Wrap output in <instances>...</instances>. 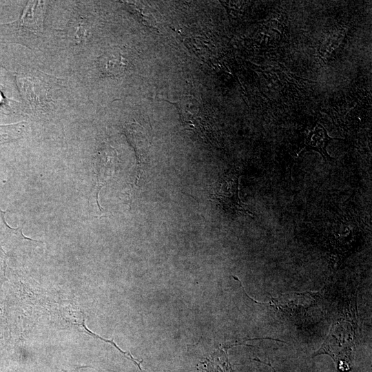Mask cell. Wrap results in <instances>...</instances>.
<instances>
[{"mask_svg":"<svg viewBox=\"0 0 372 372\" xmlns=\"http://www.w3.org/2000/svg\"><path fill=\"white\" fill-rule=\"evenodd\" d=\"M127 61L121 53L110 52L101 59V68L107 75L116 76L123 73L127 68Z\"/></svg>","mask_w":372,"mask_h":372,"instance_id":"cell-3","label":"cell"},{"mask_svg":"<svg viewBox=\"0 0 372 372\" xmlns=\"http://www.w3.org/2000/svg\"><path fill=\"white\" fill-rule=\"evenodd\" d=\"M24 124L25 123L22 122L14 125L0 126V144L18 138Z\"/></svg>","mask_w":372,"mask_h":372,"instance_id":"cell-4","label":"cell"},{"mask_svg":"<svg viewBox=\"0 0 372 372\" xmlns=\"http://www.w3.org/2000/svg\"><path fill=\"white\" fill-rule=\"evenodd\" d=\"M4 101H5V98L2 92L0 91V104L4 103Z\"/></svg>","mask_w":372,"mask_h":372,"instance_id":"cell-5","label":"cell"},{"mask_svg":"<svg viewBox=\"0 0 372 372\" xmlns=\"http://www.w3.org/2000/svg\"><path fill=\"white\" fill-rule=\"evenodd\" d=\"M213 194L214 199L227 211L242 213L254 217L247 205L243 204L238 196V178L235 174H225L218 181Z\"/></svg>","mask_w":372,"mask_h":372,"instance_id":"cell-1","label":"cell"},{"mask_svg":"<svg viewBox=\"0 0 372 372\" xmlns=\"http://www.w3.org/2000/svg\"><path fill=\"white\" fill-rule=\"evenodd\" d=\"M47 2L30 1L27 3L18 21V25L35 34L43 31Z\"/></svg>","mask_w":372,"mask_h":372,"instance_id":"cell-2","label":"cell"}]
</instances>
